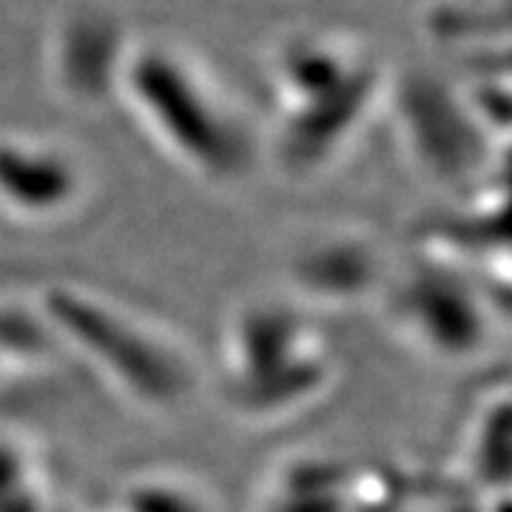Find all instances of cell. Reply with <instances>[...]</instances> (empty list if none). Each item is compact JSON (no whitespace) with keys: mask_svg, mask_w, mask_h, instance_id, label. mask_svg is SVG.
<instances>
[{"mask_svg":"<svg viewBox=\"0 0 512 512\" xmlns=\"http://www.w3.org/2000/svg\"><path fill=\"white\" fill-rule=\"evenodd\" d=\"M128 109L168 160L205 185L242 183L259 143L242 111L191 57L165 43L134 49L120 66Z\"/></svg>","mask_w":512,"mask_h":512,"instance_id":"cell-1","label":"cell"},{"mask_svg":"<svg viewBox=\"0 0 512 512\" xmlns=\"http://www.w3.org/2000/svg\"><path fill=\"white\" fill-rule=\"evenodd\" d=\"M49 328L89 370L146 413H177L202 384L200 365L177 333L86 285L60 282L43 293Z\"/></svg>","mask_w":512,"mask_h":512,"instance_id":"cell-2","label":"cell"},{"mask_svg":"<svg viewBox=\"0 0 512 512\" xmlns=\"http://www.w3.org/2000/svg\"><path fill=\"white\" fill-rule=\"evenodd\" d=\"M217 373L234 416L251 424H282L322 402L339 365L308 308L285 299H251L231 313L222 330Z\"/></svg>","mask_w":512,"mask_h":512,"instance_id":"cell-3","label":"cell"},{"mask_svg":"<svg viewBox=\"0 0 512 512\" xmlns=\"http://www.w3.org/2000/svg\"><path fill=\"white\" fill-rule=\"evenodd\" d=\"M379 92V69L350 40L305 32L279 46L271 63L276 160L299 177L330 163Z\"/></svg>","mask_w":512,"mask_h":512,"instance_id":"cell-4","label":"cell"},{"mask_svg":"<svg viewBox=\"0 0 512 512\" xmlns=\"http://www.w3.org/2000/svg\"><path fill=\"white\" fill-rule=\"evenodd\" d=\"M387 313L402 336L439 362H470L490 348L493 302L456 262L419 259L384 279Z\"/></svg>","mask_w":512,"mask_h":512,"instance_id":"cell-5","label":"cell"},{"mask_svg":"<svg viewBox=\"0 0 512 512\" xmlns=\"http://www.w3.org/2000/svg\"><path fill=\"white\" fill-rule=\"evenodd\" d=\"M89 197V168L72 146L43 134H0V211L9 220L55 225Z\"/></svg>","mask_w":512,"mask_h":512,"instance_id":"cell-6","label":"cell"},{"mask_svg":"<svg viewBox=\"0 0 512 512\" xmlns=\"http://www.w3.org/2000/svg\"><path fill=\"white\" fill-rule=\"evenodd\" d=\"M376 242L353 231L305 239L291 259V282L308 302H356L384 285Z\"/></svg>","mask_w":512,"mask_h":512,"instance_id":"cell-7","label":"cell"},{"mask_svg":"<svg viewBox=\"0 0 512 512\" xmlns=\"http://www.w3.org/2000/svg\"><path fill=\"white\" fill-rule=\"evenodd\" d=\"M259 512H356L353 473L330 458L288 461L268 478Z\"/></svg>","mask_w":512,"mask_h":512,"instance_id":"cell-8","label":"cell"},{"mask_svg":"<svg viewBox=\"0 0 512 512\" xmlns=\"http://www.w3.org/2000/svg\"><path fill=\"white\" fill-rule=\"evenodd\" d=\"M120 512H214V501L194 478L154 470L123 487Z\"/></svg>","mask_w":512,"mask_h":512,"instance_id":"cell-9","label":"cell"}]
</instances>
